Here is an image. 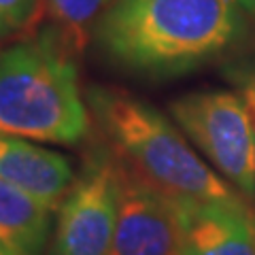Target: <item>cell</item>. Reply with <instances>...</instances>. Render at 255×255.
Wrapping results in <instances>:
<instances>
[{"label": "cell", "mask_w": 255, "mask_h": 255, "mask_svg": "<svg viewBox=\"0 0 255 255\" xmlns=\"http://www.w3.org/2000/svg\"><path fill=\"white\" fill-rule=\"evenodd\" d=\"M236 2H238V6H241V9H245L247 13L255 17V0H236Z\"/></svg>", "instance_id": "obj_13"}, {"label": "cell", "mask_w": 255, "mask_h": 255, "mask_svg": "<svg viewBox=\"0 0 255 255\" xmlns=\"http://www.w3.org/2000/svg\"><path fill=\"white\" fill-rule=\"evenodd\" d=\"M111 2L113 0H47L53 17L73 28L83 26L94 15H100Z\"/></svg>", "instance_id": "obj_11"}, {"label": "cell", "mask_w": 255, "mask_h": 255, "mask_svg": "<svg viewBox=\"0 0 255 255\" xmlns=\"http://www.w3.org/2000/svg\"><path fill=\"white\" fill-rule=\"evenodd\" d=\"M236 0H113L94 23L102 53L132 73L183 75L243 32Z\"/></svg>", "instance_id": "obj_1"}, {"label": "cell", "mask_w": 255, "mask_h": 255, "mask_svg": "<svg viewBox=\"0 0 255 255\" xmlns=\"http://www.w3.org/2000/svg\"><path fill=\"white\" fill-rule=\"evenodd\" d=\"M51 211L0 179V243L23 255H41L51 238Z\"/></svg>", "instance_id": "obj_9"}, {"label": "cell", "mask_w": 255, "mask_h": 255, "mask_svg": "<svg viewBox=\"0 0 255 255\" xmlns=\"http://www.w3.org/2000/svg\"><path fill=\"white\" fill-rule=\"evenodd\" d=\"M119 198V157L105 147L92 149L60 202L51 255H109L117 228Z\"/></svg>", "instance_id": "obj_5"}, {"label": "cell", "mask_w": 255, "mask_h": 255, "mask_svg": "<svg viewBox=\"0 0 255 255\" xmlns=\"http://www.w3.org/2000/svg\"><path fill=\"white\" fill-rule=\"evenodd\" d=\"M170 115L209 164L245 200L255 198V134L243 98L228 90L179 96Z\"/></svg>", "instance_id": "obj_4"}, {"label": "cell", "mask_w": 255, "mask_h": 255, "mask_svg": "<svg viewBox=\"0 0 255 255\" xmlns=\"http://www.w3.org/2000/svg\"><path fill=\"white\" fill-rule=\"evenodd\" d=\"M0 255H23V253L15 251V249H11V247H6V245L0 243Z\"/></svg>", "instance_id": "obj_14"}, {"label": "cell", "mask_w": 255, "mask_h": 255, "mask_svg": "<svg viewBox=\"0 0 255 255\" xmlns=\"http://www.w3.org/2000/svg\"><path fill=\"white\" fill-rule=\"evenodd\" d=\"M85 102L115 155L157 191L181 202H232L243 198L149 102L105 85L87 87Z\"/></svg>", "instance_id": "obj_2"}, {"label": "cell", "mask_w": 255, "mask_h": 255, "mask_svg": "<svg viewBox=\"0 0 255 255\" xmlns=\"http://www.w3.org/2000/svg\"><path fill=\"white\" fill-rule=\"evenodd\" d=\"M90 132L75 62L49 38L0 53V134L77 145Z\"/></svg>", "instance_id": "obj_3"}, {"label": "cell", "mask_w": 255, "mask_h": 255, "mask_svg": "<svg viewBox=\"0 0 255 255\" xmlns=\"http://www.w3.org/2000/svg\"><path fill=\"white\" fill-rule=\"evenodd\" d=\"M0 179L55 209L73 185L75 170L70 159L55 151L0 134Z\"/></svg>", "instance_id": "obj_8"}, {"label": "cell", "mask_w": 255, "mask_h": 255, "mask_svg": "<svg viewBox=\"0 0 255 255\" xmlns=\"http://www.w3.org/2000/svg\"><path fill=\"white\" fill-rule=\"evenodd\" d=\"M179 202L151 187L122 162V198L109 255H179Z\"/></svg>", "instance_id": "obj_6"}, {"label": "cell", "mask_w": 255, "mask_h": 255, "mask_svg": "<svg viewBox=\"0 0 255 255\" xmlns=\"http://www.w3.org/2000/svg\"><path fill=\"white\" fill-rule=\"evenodd\" d=\"M179 204V255H255V217L245 198Z\"/></svg>", "instance_id": "obj_7"}, {"label": "cell", "mask_w": 255, "mask_h": 255, "mask_svg": "<svg viewBox=\"0 0 255 255\" xmlns=\"http://www.w3.org/2000/svg\"><path fill=\"white\" fill-rule=\"evenodd\" d=\"M38 11V0H0V38L30 28L36 21Z\"/></svg>", "instance_id": "obj_10"}, {"label": "cell", "mask_w": 255, "mask_h": 255, "mask_svg": "<svg viewBox=\"0 0 255 255\" xmlns=\"http://www.w3.org/2000/svg\"><path fill=\"white\" fill-rule=\"evenodd\" d=\"M234 81L238 87V96L243 98L247 111L251 117L253 134H255V70L253 68H241L234 73Z\"/></svg>", "instance_id": "obj_12"}]
</instances>
